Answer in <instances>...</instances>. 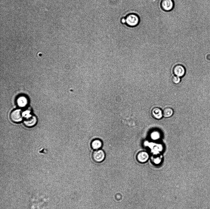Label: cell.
I'll return each mask as SVG.
<instances>
[{
    "label": "cell",
    "instance_id": "6da1fadb",
    "mask_svg": "<svg viewBox=\"0 0 210 209\" xmlns=\"http://www.w3.org/2000/svg\"><path fill=\"white\" fill-rule=\"evenodd\" d=\"M49 199L45 195L40 193L32 195L29 201L30 209H48Z\"/></svg>",
    "mask_w": 210,
    "mask_h": 209
},
{
    "label": "cell",
    "instance_id": "7a4b0ae2",
    "mask_svg": "<svg viewBox=\"0 0 210 209\" xmlns=\"http://www.w3.org/2000/svg\"><path fill=\"white\" fill-rule=\"evenodd\" d=\"M126 25L130 27H134L137 26L140 22L138 16L134 13H130L125 17Z\"/></svg>",
    "mask_w": 210,
    "mask_h": 209
},
{
    "label": "cell",
    "instance_id": "3957f363",
    "mask_svg": "<svg viewBox=\"0 0 210 209\" xmlns=\"http://www.w3.org/2000/svg\"><path fill=\"white\" fill-rule=\"evenodd\" d=\"M105 155L103 150L99 149L95 150L92 154V158L94 162L97 163L102 162L105 158Z\"/></svg>",
    "mask_w": 210,
    "mask_h": 209
},
{
    "label": "cell",
    "instance_id": "277c9868",
    "mask_svg": "<svg viewBox=\"0 0 210 209\" xmlns=\"http://www.w3.org/2000/svg\"><path fill=\"white\" fill-rule=\"evenodd\" d=\"M161 8L163 10L169 11L174 7V3L172 0H162L160 3Z\"/></svg>",
    "mask_w": 210,
    "mask_h": 209
},
{
    "label": "cell",
    "instance_id": "5b68a950",
    "mask_svg": "<svg viewBox=\"0 0 210 209\" xmlns=\"http://www.w3.org/2000/svg\"><path fill=\"white\" fill-rule=\"evenodd\" d=\"M10 117L12 121L14 122L18 123L21 121L22 115L21 110L16 109L12 111L10 115Z\"/></svg>",
    "mask_w": 210,
    "mask_h": 209
},
{
    "label": "cell",
    "instance_id": "8992f818",
    "mask_svg": "<svg viewBox=\"0 0 210 209\" xmlns=\"http://www.w3.org/2000/svg\"><path fill=\"white\" fill-rule=\"evenodd\" d=\"M23 122L26 126L28 127H32L36 124L37 119L35 116L30 115L24 119Z\"/></svg>",
    "mask_w": 210,
    "mask_h": 209
},
{
    "label": "cell",
    "instance_id": "52a82bcc",
    "mask_svg": "<svg viewBox=\"0 0 210 209\" xmlns=\"http://www.w3.org/2000/svg\"><path fill=\"white\" fill-rule=\"evenodd\" d=\"M173 73L175 76L181 77L184 75L185 70L183 66L181 65L178 64L174 67Z\"/></svg>",
    "mask_w": 210,
    "mask_h": 209
},
{
    "label": "cell",
    "instance_id": "ba28073f",
    "mask_svg": "<svg viewBox=\"0 0 210 209\" xmlns=\"http://www.w3.org/2000/svg\"><path fill=\"white\" fill-rule=\"evenodd\" d=\"M149 158L148 153L145 151L139 152L137 155V160L140 163H145L146 162Z\"/></svg>",
    "mask_w": 210,
    "mask_h": 209
},
{
    "label": "cell",
    "instance_id": "9c48e42d",
    "mask_svg": "<svg viewBox=\"0 0 210 209\" xmlns=\"http://www.w3.org/2000/svg\"><path fill=\"white\" fill-rule=\"evenodd\" d=\"M103 143L101 140L98 139H93L91 143L92 148L94 150L100 149Z\"/></svg>",
    "mask_w": 210,
    "mask_h": 209
},
{
    "label": "cell",
    "instance_id": "30bf717a",
    "mask_svg": "<svg viewBox=\"0 0 210 209\" xmlns=\"http://www.w3.org/2000/svg\"><path fill=\"white\" fill-rule=\"evenodd\" d=\"M152 116L155 119H160L163 116V112L159 108L156 107L154 108L152 111Z\"/></svg>",
    "mask_w": 210,
    "mask_h": 209
},
{
    "label": "cell",
    "instance_id": "8fae6325",
    "mask_svg": "<svg viewBox=\"0 0 210 209\" xmlns=\"http://www.w3.org/2000/svg\"><path fill=\"white\" fill-rule=\"evenodd\" d=\"M27 98L23 96L19 97L17 100V103L18 105L21 107L25 106L27 104Z\"/></svg>",
    "mask_w": 210,
    "mask_h": 209
},
{
    "label": "cell",
    "instance_id": "7c38bea8",
    "mask_svg": "<svg viewBox=\"0 0 210 209\" xmlns=\"http://www.w3.org/2000/svg\"><path fill=\"white\" fill-rule=\"evenodd\" d=\"M162 112L163 116L165 117H168L172 115L173 113V111L171 108L167 107L164 109Z\"/></svg>",
    "mask_w": 210,
    "mask_h": 209
},
{
    "label": "cell",
    "instance_id": "4fadbf2b",
    "mask_svg": "<svg viewBox=\"0 0 210 209\" xmlns=\"http://www.w3.org/2000/svg\"><path fill=\"white\" fill-rule=\"evenodd\" d=\"M152 158V161L155 165L159 164L161 161V158L159 156H153Z\"/></svg>",
    "mask_w": 210,
    "mask_h": 209
},
{
    "label": "cell",
    "instance_id": "5bb4252c",
    "mask_svg": "<svg viewBox=\"0 0 210 209\" xmlns=\"http://www.w3.org/2000/svg\"><path fill=\"white\" fill-rule=\"evenodd\" d=\"M181 80L180 77L176 76H174L172 78V81L174 83L177 84L179 83Z\"/></svg>",
    "mask_w": 210,
    "mask_h": 209
}]
</instances>
